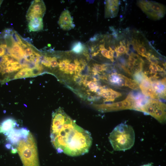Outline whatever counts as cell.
<instances>
[{
	"label": "cell",
	"mask_w": 166,
	"mask_h": 166,
	"mask_svg": "<svg viewBox=\"0 0 166 166\" xmlns=\"http://www.w3.org/2000/svg\"><path fill=\"white\" fill-rule=\"evenodd\" d=\"M50 137L57 152L71 156L87 153L92 142L90 133L77 125L61 108L53 113Z\"/></svg>",
	"instance_id": "cell-1"
},
{
	"label": "cell",
	"mask_w": 166,
	"mask_h": 166,
	"mask_svg": "<svg viewBox=\"0 0 166 166\" xmlns=\"http://www.w3.org/2000/svg\"><path fill=\"white\" fill-rule=\"evenodd\" d=\"M109 139L114 150L125 151L133 146L135 132L131 126L121 123L114 128L110 133Z\"/></svg>",
	"instance_id": "cell-2"
},
{
	"label": "cell",
	"mask_w": 166,
	"mask_h": 166,
	"mask_svg": "<svg viewBox=\"0 0 166 166\" xmlns=\"http://www.w3.org/2000/svg\"><path fill=\"white\" fill-rule=\"evenodd\" d=\"M16 151L23 166H40L36 140L30 132L19 141Z\"/></svg>",
	"instance_id": "cell-3"
},
{
	"label": "cell",
	"mask_w": 166,
	"mask_h": 166,
	"mask_svg": "<svg viewBox=\"0 0 166 166\" xmlns=\"http://www.w3.org/2000/svg\"><path fill=\"white\" fill-rule=\"evenodd\" d=\"M140 111L151 116L161 123L166 121V105L158 100L149 99Z\"/></svg>",
	"instance_id": "cell-4"
},
{
	"label": "cell",
	"mask_w": 166,
	"mask_h": 166,
	"mask_svg": "<svg viewBox=\"0 0 166 166\" xmlns=\"http://www.w3.org/2000/svg\"><path fill=\"white\" fill-rule=\"evenodd\" d=\"M131 106L130 101L127 98L124 100L112 104L95 105H94L96 109L103 112L131 109Z\"/></svg>",
	"instance_id": "cell-5"
},
{
	"label": "cell",
	"mask_w": 166,
	"mask_h": 166,
	"mask_svg": "<svg viewBox=\"0 0 166 166\" xmlns=\"http://www.w3.org/2000/svg\"><path fill=\"white\" fill-rule=\"evenodd\" d=\"M45 10V6L42 0H34L31 2L28 9L26 15V18L29 21L34 18H43Z\"/></svg>",
	"instance_id": "cell-6"
},
{
	"label": "cell",
	"mask_w": 166,
	"mask_h": 166,
	"mask_svg": "<svg viewBox=\"0 0 166 166\" xmlns=\"http://www.w3.org/2000/svg\"><path fill=\"white\" fill-rule=\"evenodd\" d=\"M30 132L26 128H13L6 135L9 141L12 145L17 144L23 137L27 136Z\"/></svg>",
	"instance_id": "cell-7"
},
{
	"label": "cell",
	"mask_w": 166,
	"mask_h": 166,
	"mask_svg": "<svg viewBox=\"0 0 166 166\" xmlns=\"http://www.w3.org/2000/svg\"><path fill=\"white\" fill-rule=\"evenodd\" d=\"M60 28L64 30H69L73 29L75 25L73 18L68 10H65L61 14L58 21Z\"/></svg>",
	"instance_id": "cell-8"
},
{
	"label": "cell",
	"mask_w": 166,
	"mask_h": 166,
	"mask_svg": "<svg viewBox=\"0 0 166 166\" xmlns=\"http://www.w3.org/2000/svg\"><path fill=\"white\" fill-rule=\"evenodd\" d=\"M142 93L146 96L155 99H159V97L152 88L150 80L145 76L139 84Z\"/></svg>",
	"instance_id": "cell-9"
},
{
	"label": "cell",
	"mask_w": 166,
	"mask_h": 166,
	"mask_svg": "<svg viewBox=\"0 0 166 166\" xmlns=\"http://www.w3.org/2000/svg\"><path fill=\"white\" fill-rule=\"evenodd\" d=\"M105 2V17L113 18L116 16L120 4V1L106 0Z\"/></svg>",
	"instance_id": "cell-10"
},
{
	"label": "cell",
	"mask_w": 166,
	"mask_h": 166,
	"mask_svg": "<svg viewBox=\"0 0 166 166\" xmlns=\"http://www.w3.org/2000/svg\"><path fill=\"white\" fill-rule=\"evenodd\" d=\"M16 121L12 118H8L3 120L0 124V133L5 135L16 125Z\"/></svg>",
	"instance_id": "cell-11"
},
{
	"label": "cell",
	"mask_w": 166,
	"mask_h": 166,
	"mask_svg": "<svg viewBox=\"0 0 166 166\" xmlns=\"http://www.w3.org/2000/svg\"><path fill=\"white\" fill-rule=\"evenodd\" d=\"M132 43L134 49L136 50L139 55L146 58L151 56V54L147 51L145 45L141 44L140 41L136 39H133Z\"/></svg>",
	"instance_id": "cell-12"
},
{
	"label": "cell",
	"mask_w": 166,
	"mask_h": 166,
	"mask_svg": "<svg viewBox=\"0 0 166 166\" xmlns=\"http://www.w3.org/2000/svg\"><path fill=\"white\" fill-rule=\"evenodd\" d=\"M28 28L30 31H41L43 29L42 18L40 17L34 18L28 21Z\"/></svg>",
	"instance_id": "cell-13"
},
{
	"label": "cell",
	"mask_w": 166,
	"mask_h": 166,
	"mask_svg": "<svg viewBox=\"0 0 166 166\" xmlns=\"http://www.w3.org/2000/svg\"><path fill=\"white\" fill-rule=\"evenodd\" d=\"M126 76L117 73L111 74L109 77L110 82L113 85L122 87L126 86Z\"/></svg>",
	"instance_id": "cell-14"
},
{
	"label": "cell",
	"mask_w": 166,
	"mask_h": 166,
	"mask_svg": "<svg viewBox=\"0 0 166 166\" xmlns=\"http://www.w3.org/2000/svg\"><path fill=\"white\" fill-rule=\"evenodd\" d=\"M85 49V46L80 42H78L74 43L72 46L71 50L73 53L79 54L83 52Z\"/></svg>",
	"instance_id": "cell-15"
},
{
	"label": "cell",
	"mask_w": 166,
	"mask_h": 166,
	"mask_svg": "<svg viewBox=\"0 0 166 166\" xmlns=\"http://www.w3.org/2000/svg\"><path fill=\"white\" fill-rule=\"evenodd\" d=\"M120 45L116 47L114 50L119 55L123 53H126L127 51V49L125 46V44L124 41H121Z\"/></svg>",
	"instance_id": "cell-16"
},
{
	"label": "cell",
	"mask_w": 166,
	"mask_h": 166,
	"mask_svg": "<svg viewBox=\"0 0 166 166\" xmlns=\"http://www.w3.org/2000/svg\"><path fill=\"white\" fill-rule=\"evenodd\" d=\"M106 69V65H105L95 63L93 64L92 71L95 74H96L97 73H100V72L105 70Z\"/></svg>",
	"instance_id": "cell-17"
},
{
	"label": "cell",
	"mask_w": 166,
	"mask_h": 166,
	"mask_svg": "<svg viewBox=\"0 0 166 166\" xmlns=\"http://www.w3.org/2000/svg\"><path fill=\"white\" fill-rule=\"evenodd\" d=\"M99 51H101V53L103 56L104 57L109 59L112 61L111 58L110 56V52L109 50L105 49V47L104 44L100 45Z\"/></svg>",
	"instance_id": "cell-18"
},
{
	"label": "cell",
	"mask_w": 166,
	"mask_h": 166,
	"mask_svg": "<svg viewBox=\"0 0 166 166\" xmlns=\"http://www.w3.org/2000/svg\"><path fill=\"white\" fill-rule=\"evenodd\" d=\"M87 84L90 90L92 92H96L99 89V86L95 82L91 81H88Z\"/></svg>",
	"instance_id": "cell-19"
},
{
	"label": "cell",
	"mask_w": 166,
	"mask_h": 166,
	"mask_svg": "<svg viewBox=\"0 0 166 166\" xmlns=\"http://www.w3.org/2000/svg\"><path fill=\"white\" fill-rule=\"evenodd\" d=\"M140 166H153L151 164H144V165H141Z\"/></svg>",
	"instance_id": "cell-20"
},
{
	"label": "cell",
	"mask_w": 166,
	"mask_h": 166,
	"mask_svg": "<svg viewBox=\"0 0 166 166\" xmlns=\"http://www.w3.org/2000/svg\"><path fill=\"white\" fill-rule=\"evenodd\" d=\"M2 0H0V6L2 4Z\"/></svg>",
	"instance_id": "cell-21"
}]
</instances>
